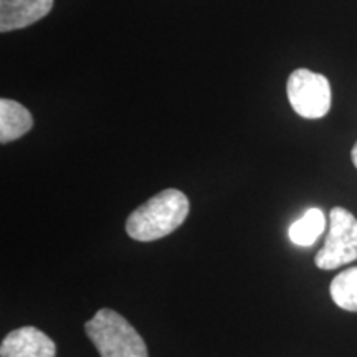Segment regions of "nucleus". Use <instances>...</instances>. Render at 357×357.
Segmentation results:
<instances>
[{"label": "nucleus", "instance_id": "obj_1", "mask_svg": "<svg viewBox=\"0 0 357 357\" xmlns=\"http://www.w3.org/2000/svg\"><path fill=\"white\" fill-rule=\"evenodd\" d=\"M189 215L184 192L166 189L137 207L126 220V231L137 242H154L172 234Z\"/></svg>", "mask_w": 357, "mask_h": 357}, {"label": "nucleus", "instance_id": "obj_2", "mask_svg": "<svg viewBox=\"0 0 357 357\" xmlns=\"http://www.w3.org/2000/svg\"><path fill=\"white\" fill-rule=\"evenodd\" d=\"M84 333L101 357H149L141 334L126 318L108 307L84 324Z\"/></svg>", "mask_w": 357, "mask_h": 357}, {"label": "nucleus", "instance_id": "obj_3", "mask_svg": "<svg viewBox=\"0 0 357 357\" xmlns=\"http://www.w3.org/2000/svg\"><path fill=\"white\" fill-rule=\"evenodd\" d=\"M357 260V218L342 207L329 212V231L324 247L316 253L314 263L321 270H336Z\"/></svg>", "mask_w": 357, "mask_h": 357}, {"label": "nucleus", "instance_id": "obj_4", "mask_svg": "<svg viewBox=\"0 0 357 357\" xmlns=\"http://www.w3.org/2000/svg\"><path fill=\"white\" fill-rule=\"evenodd\" d=\"M287 95L294 113L305 119L324 118L331 109V84L321 73L298 68L289 75Z\"/></svg>", "mask_w": 357, "mask_h": 357}, {"label": "nucleus", "instance_id": "obj_5", "mask_svg": "<svg viewBox=\"0 0 357 357\" xmlns=\"http://www.w3.org/2000/svg\"><path fill=\"white\" fill-rule=\"evenodd\" d=\"M0 357H56V346L43 331L25 326L3 337Z\"/></svg>", "mask_w": 357, "mask_h": 357}, {"label": "nucleus", "instance_id": "obj_6", "mask_svg": "<svg viewBox=\"0 0 357 357\" xmlns=\"http://www.w3.org/2000/svg\"><path fill=\"white\" fill-rule=\"evenodd\" d=\"M53 0H0V32L20 30L47 17Z\"/></svg>", "mask_w": 357, "mask_h": 357}, {"label": "nucleus", "instance_id": "obj_7", "mask_svg": "<svg viewBox=\"0 0 357 357\" xmlns=\"http://www.w3.org/2000/svg\"><path fill=\"white\" fill-rule=\"evenodd\" d=\"M33 126V116L20 102L2 98L0 100V142L20 139Z\"/></svg>", "mask_w": 357, "mask_h": 357}, {"label": "nucleus", "instance_id": "obj_8", "mask_svg": "<svg viewBox=\"0 0 357 357\" xmlns=\"http://www.w3.org/2000/svg\"><path fill=\"white\" fill-rule=\"evenodd\" d=\"M326 229V217L323 211L319 208H310L305 212V215L298 218L296 222L291 223L288 235L293 243L300 247H311L319 238Z\"/></svg>", "mask_w": 357, "mask_h": 357}, {"label": "nucleus", "instance_id": "obj_9", "mask_svg": "<svg viewBox=\"0 0 357 357\" xmlns=\"http://www.w3.org/2000/svg\"><path fill=\"white\" fill-rule=\"evenodd\" d=\"M331 298L342 310L357 312V266L344 270L333 280Z\"/></svg>", "mask_w": 357, "mask_h": 357}, {"label": "nucleus", "instance_id": "obj_10", "mask_svg": "<svg viewBox=\"0 0 357 357\" xmlns=\"http://www.w3.org/2000/svg\"><path fill=\"white\" fill-rule=\"evenodd\" d=\"M351 158H352V164H354L356 169H357V142L354 146H352V151H351Z\"/></svg>", "mask_w": 357, "mask_h": 357}]
</instances>
